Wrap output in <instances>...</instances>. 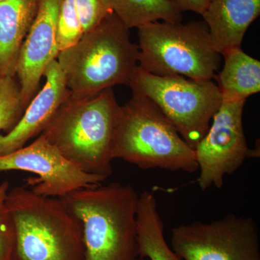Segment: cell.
<instances>
[{
  "label": "cell",
  "mask_w": 260,
  "mask_h": 260,
  "mask_svg": "<svg viewBox=\"0 0 260 260\" xmlns=\"http://www.w3.org/2000/svg\"><path fill=\"white\" fill-rule=\"evenodd\" d=\"M120 109L112 88L90 97L70 94L42 135L80 170L107 179L113 174L114 133Z\"/></svg>",
  "instance_id": "6da1fadb"
},
{
  "label": "cell",
  "mask_w": 260,
  "mask_h": 260,
  "mask_svg": "<svg viewBox=\"0 0 260 260\" xmlns=\"http://www.w3.org/2000/svg\"><path fill=\"white\" fill-rule=\"evenodd\" d=\"M81 225L85 260H136L139 194L130 184L82 188L59 198Z\"/></svg>",
  "instance_id": "7a4b0ae2"
},
{
  "label": "cell",
  "mask_w": 260,
  "mask_h": 260,
  "mask_svg": "<svg viewBox=\"0 0 260 260\" xmlns=\"http://www.w3.org/2000/svg\"><path fill=\"white\" fill-rule=\"evenodd\" d=\"M70 95L93 96L116 85H129L139 62V47L115 13L85 32L56 59Z\"/></svg>",
  "instance_id": "3957f363"
},
{
  "label": "cell",
  "mask_w": 260,
  "mask_h": 260,
  "mask_svg": "<svg viewBox=\"0 0 260 260\" xmlns=\"http://www.w3.org/2000/svg\"><path fill=\"white\" fill-rule=\"evenodd\" d=\"M4 203L14 225L15 260H85L81 225L59 198L17 186Z\"/></svg>",
  "instance_id": "277c9868"
},
{
  "label": "cell",
  "mask_w": 260,
  "mask_h": 260,
  "mask_svg": "<svg viewBox=\"0 0 260 260\" xmlns=\"http://www.w3.org/2000/svg\"><path fill=\"white\" fill-rule=\"evenodd\" d=\"M113 157L141 169L189 174L198 171L194 149L150 99L135 92L131 100L121 107Z\"/></svg>",
  "instance_id": "5b68a950"
},
{
  "label": "cell",
  "mask_w": 260,
  "mask_h": 260,
  "mask_svg": "<svg viewBox=\"0 0 260 260\" xmlns=\"http://www.w3.org/2000/svg\"><path fill=\"white\" fill-rule=\"evenodd\" d=\"M138 67L158 76L181 75L198 81L215 78L220 54L214 49L204 21H158L138 28Z\"/></svg>",
  "instance_id": "8992f818"
},
{
  "label": "cell",
  "mask_w": 260,
  "mask_h": 260,
  "mask_svg": "<svg viewBox=\"0 0 260 260\" xmlns=\"http://www.w3.org/2000/svg\"><path fill=\"white\" fill-rule=\"evenodd\" d=\"M128 85L132 91L150 99L194 150L223 102L220 89L212 80L198 81L181 75L158 76L139 67Z\"/></svg>",
  "instance_id": "52a82bcc"
},
{
  "label": "cell",
  "mask_w": 260,
  "mask_h": 260,
  "mask_svg": "<svg viewBox=\"0 0 260 260\" xmlns=\"http://www.w3.org/2000/svg\"><path fill=\"white\" fill-rule=\"evenodd\" d=\"M171 244L184 260H260L257 224L234 214L211 223L181 224L172 229Z\"/></svg>",
  "instance_id": "ba28073f"
},
{
  "label": "cell",
  "mask_w": 260,
  "mask_h": 260,
  "mask_svg": "<svg viewBox=\"0 0 260 260\" xmlns=\"http://www.w3.org/2000/svg\"><path fill=\"white\" fill-rule=\"evenodd\" d=\"M246 100H223L213 122L196 148L200 171L198 184L202 191L220 189L224 177L237 172L246 158L252 157L244 128L243 111Z\"/></svg>",
  "instance_id": "9c48e42d"
},
{
  "label": "cell",
  "mask_w": 260,
  "mask_h": 260,
  "mask_svg": "<svg viewBox=\"0 0 260 260\" xmlns=\"http://www.w3.org/2000/svg\"><path fill=\"white\" fill-rule=\"evenodd\" d=\"M23 171L39 176L30 179L32 192L61 198L82 188L100 185L106 178L80 170L64 158L42 134L13 153L0 156V172Z\"/></svg>",
  "instance_id": "30bf717a"
},
{
  "label": "cell",
  "mask_w": 260,
  "mask_h": 260,
  "mask_svg": "<svg viewBox=\"0 0 260 260\" xmlns=\"http://www.w3.org/2000/svg\"><path fill=\"white\" fill-rule=\"evenodd\" d=\"M62 2L39 0L37 15L20 49L15 75L25 107L35 96L48 67L59 54L56 35Z\"/></svg>",
  "instance_id": "8fae6325"
},
{
  "label": "cell",
  "mask_w": 260,
  "mask_h": 260,
  "mask_svg": "<svg viewBox=\"0 0 260 260\" xmlns=\"http://www.w3.org/2000/svg\"><path fill=\"white\" fill-rule=\"evenodd\" d=\"M44 76V87L28 104L18 124L6 134L0 135V156L23 148L29 140L42 134L54 113L69 96L64 74L56 60L49 65Z\"/></svg>",
  "instance_id": "7c38bea8"
},
{
  "label": "cell",
  "mask_w": 260,
  "mask_h": 260,
  "mask_svg": "<svg viewBox=\"0 0 260 260\" xmlns=\"http://www.w3.org/2000/svg\"><path fill=\"white\" fill-rule=\"evenodd\" d=\"M259 15L260 0H210L202 14L220 55L241 47L246 30Z\"/></svg>",
  "instance_id": "4fadbf2b"
},
{
  "label": "cell",
  "mask_w": 260,
  "mask_h": 260,
  "mask_svg": "<svg viewBox=\"0 0 260 260\" xmlns=\"http://www.w3.org/2000/svg\"><path fill=\"white\" fill-rule=\"evenodd\" d=\"M39 0L0 2V78L15 76L24 40L37 15Z\"/></svg>",
  "instance_id": "5bb4252c"
},
{
  "label": "cell",
  "mask_w": 260,
  "mask_h": 260,
  "mask_svg": "<svg viewBox=\"0 0 260 260\" xmlns=\"http://www.w3.org/2000/svg\"><path fill=\"white\" fill-rule=\"evenodd\" d=\"M137 242L138 254L142 259L184 260L167 244L157 200L148 191L139 195L137 210Z\"/></svg>",
  "instance_id": "9a60e30c"
},
{
  "label": "cell",
  "mask_w": 260,
  "mask_h": 260,
  "mask_svg": "<svg viewBox=\"0 0 260 260\" xmlns=\"http://www.w3.org/2000/svg\"><path fill=\"white\" fill-rule=\"evenodd\" d=\"M225 64L215 78L223 100H246L260 91V62L248 55L241 47L223 54Z\"/></svg>",
  "instance_id": "2e32d148"
},
{
  "label": "cell",
  "mask_w": 260,
  "mask_h": 260,
  "mask_svg": "<svg viewBox=\"0 0 260 260\" xmlns=\"http://www.w3.org/2000/svg\"><path fill=\"white\" fill-rule=\"evenodd\" d=\"M116 16L128 29L161 20L179 23L182 11L170 0H111Z\"/></svg>",
  "instance_id": "e0dca14e"
},
{
  "label": "cell",
  "mask_w": 260,
  "mask_h": 260,
  "mask_svg": "<svg viewBox=\"0 0 260 260\" xmlns=\"http://www.w3.org/2000/svg\"><path fill=\"white\" fill-rule=\"evenodd\" d=\"M25 109L20 95V85L15 76L0 78V131L8 133L13 129Z\"/></svg>",
  "instance_id": "ac0fdd59"
},
{
  "label": "cell",
  "mask_w": 260,
  "mask_h": 260,
  "mask_svg": "<svg viewBox=\"0 0 260 260\" xmlns=\"http://www.w3.org/2000/svg\"><path fill=\"white\" fill-rule=\"evenodd\" d=\"M75 0H63L57 23L58 50H65L79 42L84 35Z\"/></svg>",
  "instance_id": "d6986e66"
},
{
  "label": "cell",
  "mask_w": 260,
  "mask_h": 260,
  "mask_svg": "<svg viewBox=\"0 0 260 260\" xmlns=\"http://www.w3.org/2000/svg\"><path fill=\"white\" fill-rule=\"evenodd\" d=\"M75 5L84 32L93 30L114 13L111 0H75Z\"/></svg>",
  "instance_id": "ffe728a7"
},
{
  "label": "cell",
  "mask_w": 260,
  "mask_h": 260,
  "mask_svg": "<svg viewBox=\"0 0 260 260\" xmlns=\"http://www.w3.org/2000/svg\"><path fill=\"white\" fill-rule=\"evenodd\" d=\"M4 203H0V260H15L14 225Z\"/></svg>",
  "instance_id": "44dd1931"
},
{
  "label": "cell",
  "mask_w": 260,
  "mask_h": 260,
  "mask_svg": "<svg viewBox=\"0 0 260 260\" xmlns=\"http://www.w3.org/2000/svg\"><path fill=\"white\" fill-rule=\"evenodd\" d=\"M181 11H191L202 15L208 8L210 0H170Z\"/></svg>",
  "instance_id": "7402d4cb"
},
{
  "label": "cell",
  "mask_w": 260,
  "mask_h": 260,
  "mask_svg": "<svg viewBox=\"0 0 260 260\" xmlns=\"http://www.w3.org/2000/svg\"><path fill=\"white\" fill-rule=\"evenodd\" d=\"M9 189V182L4 181L0 184V203H4Z\"/></svg>",
  "instance_id": "603a6c76"
},
{
  "label": "cell",
  "mask_w": 260,
  "mask_h": 260,
  "mask_svg": "<svg viewBox=\"0 0 260 260\" xmlns=\"http://www.w3.org/2000/svg\"><path fill=\"white\" fill-rule=\"evenodd\" d=\"M136 260H145L144 259H142V258H138Z\"/></svg>",
  "instance_id": "cb8c5ba5"
},
{
  "label": "cell",
  "mask_w": 260,
  "mask_h": 260,
  "mask_svg": "<svg viewBox=\"0 0 260 260\" xmlns=\"http://www.w3.org/2000/svg\"><path fill=\"white\" fill-rule=\"evenodd\" d=\"M3 1V0H0V2Z\"/></svg>",
  "instance_id": "d4e9b609"
}]
</instances>
